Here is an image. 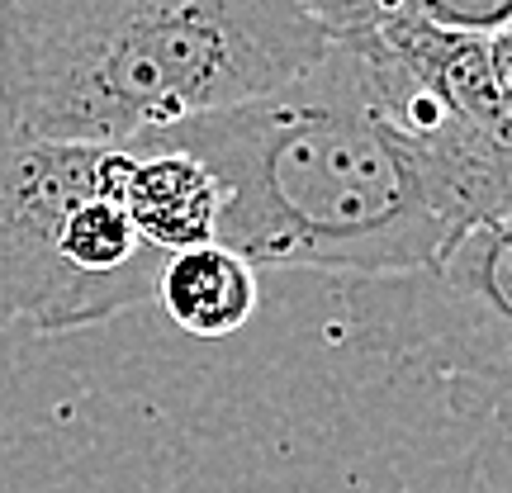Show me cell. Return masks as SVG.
<instances>
[{"label":"cell","instance_id":"1","mask_svg":"<svg viewBox=\"0 0 512 493\" xmlns=\"http://www.w3.org/2000/svg\"><path fill=\"white\" fill-rule=\"evenodd\" d=\"M138 143L190 152L219 181L214 242L252 266L403 275L512 209V152L399 133L347 43H332L285 91Z\"/></svg>","mask_w":512,"mask_h":493},{"label":"cell","instance_id":"2","mask_svg":"<svg viewBox=\"0 0 512 493\" xmlns=\"http://www.w3.org/2000/svg\"><path fill=\"white\" fill-rule=\"evenodd\" d=\"M328 48L299 0H0V143L128 147L285 91Z\"/></svg>","mask_w":512,"mask_h":493},{"label":"cell","instance_id":"3","mask_svg":"<svg viewBox=\"0 0 512 493\" xmlns=\"http://www.w3.org/2000/svg\"><path fill=\"white\" fill-rule=\"evenodd\" d=\"M332 304L356 351L427 375L451 413L512 437V209L465 228L418 271L342 280Z\"/></svg>","mask_w":512,"mask_h":493},{"label":"cell","instance_id":"4","mask_svg":"<svg viewBox=\"0 0 512 493\" xmlns=\"http://www.w3.org/2000/svg\"><path fill=\"white\" fill-rule=\"evenodd\" d=\"M128 147L0 143V332H81L138 309L81 271L76 219L95 195H119Z\"/></svg>","mask_w":512,"mask_h":493},{"label":"cell","instance_id":"5","mask_svg":"<svg viewBox=\"0 0 512 493\" xmlns=\"http://www.w3.org/2000/svg\"><path fill=\"white\" fill-rule=\"evenodd\" d=\"M119 204L133 233L162 256L204 247L219 233V181L190 152H176V147L128 143Z\"/></svg>","mask_w":512,"mask_h":493},{"label":"cell","instance_id":"6","mask_svg":"<svg viewBox=\"0 0 512 493\" xmlns=\"http://www.w3.org/2000/svg\"><path fill=\"white\" fill-rule=\"evenodd\" d=\"M256 299V266L223 242L171 252L152 285V304H162L166 318L200 342H223L242 332L252 323Z\"/></svg>","mask_w":512,"mask_h":493},{"label":"cell","instance_id":"7","mask_svg":"<svg viewBox=\"0 0 512 493\" xmlns=\"http://www.w3.org/2000/svg\"><path fill=\"white\" fill-rule=\"evenodd\" d=\"M422 19L460 34H494L512 19V0H413Z\"/></svg>","mask_w":512,"mask_h":493},{"label":"cell","instance_id":"8","mask_svg":"<svg viewBox=\"0 0 512 493\" xmlns=\"http://www.w3.org/2000/svg\"><path fill=\"white\" fill-rule=\"evenodd\" d=\"M489 43H494L498 76H503V86H508V95H512V19L503 24V29H494V34H489Z\"/></svg>","mask_w":512,"mask_h":493}]
</instances>
